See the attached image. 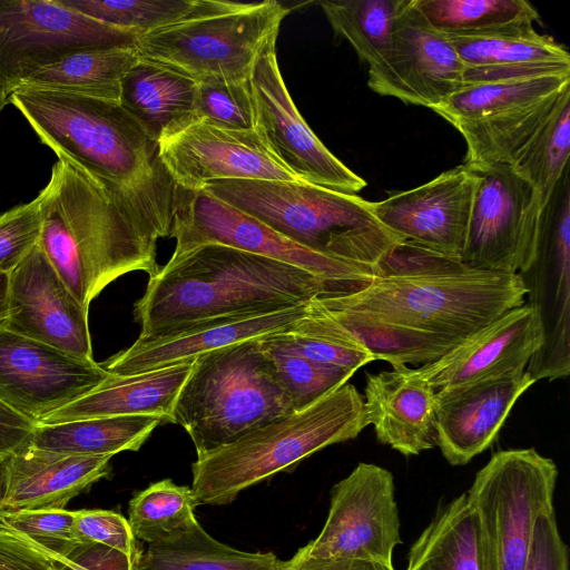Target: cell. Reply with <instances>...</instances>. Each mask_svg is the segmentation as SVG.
I'll use <instances>...</instances> for the list:
<instances>
[{
    "label": "cell",
    "instance_id": "obj_53",
    "mask_svg": "<svg viewBox=\"0 0 570 570\" xmlns=\"http://www.w3.org/2000/svg\"><path fill=\"white\" fill-rule=\"evenodd\" d=\"M2 460L3 458H0V513H1V463H2Z\"/></svg>",
    "mask_w": 570,
    "mask_h": 570
},
{
    "label": "cell",
    "instance_id": "obj_45",
    "mask_svg": "<svg viewBox=\"0 0 570 570\" xmlns=\"http://www.w3.org/2000/svg\"><path fill=\"white\" fill-rule=\"evenodd\" d=\"M75 528L81 543L102 544L131 558L142 556L128 520L118 512L100 509L75 511Z\"/></svg>",
    "mask_w": 570,
    "mask_h": 570
},
{
    "label": "cell",
    "instance_id": "obj_49",
    "mask_svg": "<svg viewBox=\"0 0 570 570\" xmlns=\"http://www.w3.org/2000/svg\"><path fill=\"white\" fill-rule=\"evenodd\" d=\"M281 570H394L393 564L357 559H318L299 548L295 554L281 562Z\"/></svg>",
    "mask_w": 570,
    "mask_h": 570
},
{
    "label": "cell",
    "instance_id": "obj_39",
    "mask_svg": "<svg viewBox=\"0 0 570 570\" xmlns=\"http://www.w3.org/2000/svg\"><path fill=\"white\" fill-rule=\"evenodd\" d=\"M196 507L189 487L164 479L134 494L127 520L134 537L150 544L186 528Z\"/></svg>",
    "mask_w": 570,
    "mask_h": 570
},
{
    "label": "cell",
    "instance_id": "obj_14",
    "mask_svg": "<svg viewBox=\"0 0 570 570\" xmlns=\"http://www.w3.org/2000/svg\"><path fill=\"white\" fill-rule=\"evenodd\" d=\"M392 472L360 462L331 490L330 509L318 535L304 546L318 559H357L393 564L402 543Z\"/></svg>",
    "mask_w": 570,
    "mask_h": 570
},
{
    "label": "cell",
    "instance_id": "obj_40",
    "mask_svg": "<svg viewBox=\"0 0 570 570\" xmlns=\"http://www.w3.org/2000/svg\"><path fill=\"white\" fill-rule=\"evenodd\" d=\"M95 20L145 35L206 11L213 0H59Z\"/></svg>",
    "mask_w": 570,
    "mask_h": 570
},
{
    "label": "cell",
    "instance_id": "obj_4",
    "mask_svg": "<svg viewBox=\"0 0 570 570\" xmlns=\"http://www.w3.org/2000/svg\"><path fill=\"white\" fill-rule=\"evenodd\" d=\"M38 198V244L86 309L119 276L159 271L156 229L81 170L58 160Z\"/></svg>",
    "mask_w": 570,
    "mask_h": 570
},
{
    "label": "cell",
    "instance_id": "obj_52",
    "mask_svg": "<svg viewBox=\"0 0 570 570\" xmlns=\"http://www.w3.org/2000/svg\"><path fill=\"white\" fill-rule=\"evenodd\" d=\"M9 104V98L3 94V91L0 89V111L3 109L6 105Z\"/></svg>",
    "mask_w": 570,
    "mask_h": 570
},
{
    "label": "cell",
    "instance_id": "obj_33",
    "mask_svg": "<svg viewBox=\"0 0 570 570\" xmlns=\"http://www.w3.org/2000/svg\"><path fill=\"white\" fill-rule=\"evenodd\" d=\"M281 562L273 552H247L217 541L194 519L148 544L139 570H281Z\"/></svg>",
    "mask_w": 570,
    "mask_h": 570
},
{
    "label": "cell",
    "instance_id": "obj_17",
    "mask_svg": "<svg viewBox=\"0 0 570 570\" xmlns=\"http://www.w3.org/2000/svg\"><path fill=\"white\" fill-rule=\"evenodd\" d=\"M109 375L95 361L22 336L0 323V400L36 423L85 396Z\"/></svg>",
    "mask_w": 570,
    "mask_h": 570
},
{
    "label": "cell",
    "instance_id": "obj_10",
    "mask_svg": "<svg viewBox=\"0 0 570 570\" xmlns=\"http://www.w3.org/2000/svg\"><path fill=\"white\" fill-rule=\"evenodd\" d=\"M169 236L176 239L171 256L206 244L225 245L299 267L330 283L340 295L380 275L374 268L312 252L203 188H179Z\"/></svg>",
    "mask_w": 570,
    "mask_h": 570
},
{
    "label": "cell",
    "instance_id": "obj_18",
    "mask_svg": "<svg viewBox=\"0 0 570 570\" xmlns=\"http://www.w3.org/2000/svg\"><path fill=\"white\" fill-rule=\"evenodd\" d=\"M463 71L449 39L430 26L414 0H406L385 57L368 69L367 85L382 96L433 109L463 85Z\"/></svg>",
    "mask_w": 570,
    "mask_h": 570
},
{
    "label": "cell",
    "instance_id": "obj_15",
    "mask_svg": "<svg viewBox=\"0 0 570 570\" xmlns=\"http://www.w3.org/2000/svg\"><path fill=\"white\" fill-rule=\"evenodd\" d=\"M250 87L257 129L275 158L298 180L352 195L367 185L325 147L301 116L283 80L276 43L258 59Z\"/></svg>",
    "mask_w": 570,
    "mask_h": 570
},
{
    "label": "cell",
    "instance_id": "obj_1",
    "mask_svg": "<svg viewBox=\"0 0 570 570\" xmlns=\"http://www.w3.org/2000/svg\"><path fill=\"white\" fill-rule=\"evenodd\" d=\"M314 301L393 367L434 362L523 305L525 289L517 274L470 268L442 255L425 268L382 274L357 291Z\"/></svg>",
    "mask_w": 570,
    "mask_h": 570
},
{
    "label": "cell",
    "instance_id": "obj_12",
    "mask_svg": "<svg viewBox=\"0 0 570 570\" xmlns=\"http://www.w3.org/2000/svg\"><path fill=\"white\" fill-rule=\"evenodd\" d=\"M517 275L540 336L525 371L535 382L566 379L570 373L569 169L543 209L534 257Z\"/></svg>",
    "mask_w": 570,
    "mask_h": 570
},
{
    "label": "cell",
    "instance_id": "obj_27",
    "mask_svg": "<svg viewBox=\"0 0 570 570\" xmlns=\"http://www.w3.org/2000/svg\"><path fill=\"white\" fill-rule=\"evenodd\" d=\"M193 363H179L134 375L110 374L91 392L38 423L119 415H154L173 423L175 403Z\"/></svg>",
    "mask_w": 570,
    "mask_h": 570
},
{
    "label": "cell",
    "instance_id": "obj_36",
    "mask_svg": "<svg viewBox=\"0 0 570 570\" xmlns=\"http://www.w3.org/2000/svg\"><path fill=\"white\" fill-rule=\"evenodd\" d=\"M406 0H325L320 6L340 40H347L368 69L385 57L394 21Z\"/></svg>",
    "mask_w": 570,
    "mask_h": 570
},
{
    "label": "cell",
    "instance_id": "obj_26",
    "mask_svg": "<svg viewBox=\"0 0 570 570\" xmlns=\"http://www.w3.org/2000/svg\"><path fill=\"white\" fill-rule=\"evenodd\" d=\"M446 38L464 65L462 86L570 73L568 49L535 28Z\"/></svg>",
    "mask_w": 570,
    "mask_h": 570
},
{
    "label": "cell",
    "instance_id": "obj_5",
    "mask_svg": "<svg viewBox=\"0 0 570 570\" xmlns=\"http://www.w3.org/2000/svg\"><path fill=\"white\" fill-rule=\"evenodd\" d=\"M317 254L376 269L403 240L375 216L373 203L301 180L227 179L202 187Z\"/></svg>",
    "mask_w": 570,
    "mask_h": 570
},
{
    "label": "cell",
    "instance_id": "obj_28",
    "mask_svg": "<svg viewBox=\"0 0 570 570\" xmlns=\"http://www.w3.org/2000/svg\"><path fill=\"white\" fill-rule=\"evenodd\" d=\"M197 82L139 58L120 86V105L158 141L196 116Z\"/></svg>",
    "mask_w": 570,
    "mask_h": 570
},
{
    "label": "cell",
    "instance_id": "obj_7",
    "mask_svg": "<svg viewBox=\"0 0 570 570\" xmlns=\"http://www.w3.org/2000/svg\"><path fill=\"white\" fill-rule=\"evenodd\" d=\"M292 400L259 338L195 358L173 413L197 458L294 412Z\"/></svg>",
    "mask_w": 570,
    "mask_h": 570
},
{
    "label": "cell",
    "instance_id": "obj_29",
    "mask_svg": "<svg viewBox=\"0 0 570 570\" xmlns=\"http://www.w3.org/2000/svg\"><path fill=\"white\" fill-rule=\"evenodd\" d=\"M405 570H487L480 520L466 492L438 510L412 543Z\"/></svg>",
    "mask_w": 570,
    "mask_h": 570
},
{
    "label": "cell",
    "instance_id": "obj_19",
    "mask_svg": "<svg viewBox=\"0 0 570 570\" xmlns=\"http://www.w3.org/2000/svg\"><path fill=\"white\" fill-rule=\"evenodd\" d=\"M479 177L465 164L373 203L376 218L403 240L461 258Z\"/></svg>",
    "mask_w": 570,
    "mask_h": 570
},
{
    "label": "cell",
    "instance_id": "obj_38",
    "mask_svg": "<svg viewBox=\"0 0 570 570\" xmlns=\"http://www.w3.org/2000/svg\"><path fill=\"white\" fill-rule=\"evenodd\" d=\"M570 153V89L554 112L520 153L511 167L539 193L543 207L552 198L564 173Z\"/></svg>",
    "mask_w": 570,
    "mask_h": 570
},
{
    "label": "cell",
    "instance_id": "obj_21",
    "mask_svg": "<svg viewBox=\"0 0 570 570\" xmlns=\"http://www.w3.org/2000/svg\"><path fill=\"white\" fill-rule=\"evenodd\" d=\"M306 304L269 313L207 318L155 336H138L131 346L101 366L111 375L125 376L193 362L215 350L285 331L306 314Z\"/></svg>",
    "mask_w": 570,
    "mask_h": 570
},
{
    "label": "cell",
    "instance_id": "obj_47",
    "mask_svg": "<svg viewBox=\"0 0 570 570\" xmlns=\"http://www.w3.org/2000/svg\"><path fill=\"white\" fill-rule=\"evenodd\" d=\"M140 559L102 544L83 543L58 564L59 570H139Z\"/></svg>",
    "mask_w": 570,
    "mask_h": 570
},
{
    "label": "cell",
    "instance_id": "obj_16",
    "mask_svg": "<svg viewBox=\"0 0 570 570\" xmlns=\"http://www.w3.org/2000/svg\"><path fill=\"white\" fill-rule=\"evenodd\" d=\"M160 159L181 189L227 179L298 180L271 153L258 129L230 130L194 116L158 140Z\"/></svg>",
    "mask_w": 570,
    "mask_h": 570
},
{
    "label": "cell",
    "instance_id": "obj_25",
    "mask_svg": "<svg viewBox=\"0 0 570 570\" xmlns=\"http://www.w3.org/2000/svg\"><path fill=\"white\" fill-rule=\"evenodd\" d=\"M436 390L414 368L366 373L364 409L380 443L405 456L436 445Z\"/></svg>",
    "mask_w": 570,
    "mask_h": 570
},
{
    "label": "cell",
    "instance_id": "obj_24",
    "mask_svg": "<svg viewBox=\"0 0 570 570\" xmlns=\"http://www.w3.org/2000/svg\"><path fill=\"white\" fill-rule=\"evenodd\" d=\"M539 346L537 322L524 303L507 311L440 358L414 370L439 390L525 370Z\"/></svg>",
    "mask_w": 570,
    "mask_h": 570
},
{
    "label": "cell",
    "instance_id": "obj_9",
    "mask_svg": "<svg viewBox=\"0 0 570 570\" xmlns=\"http://www.w3.org/2000/svg\"><path fill=\"white\" fill-rule=\"evenodd\" d=\"M558 469L535 449L495 452L466 495L481 527L487 570H525L537 518L553 510Z\"/></svg>",
    "mask_w": 570,
    "mask_h": 570
},
{
    "label": "cell",
    "instance_id": "obj_13",
    "mask_svg": "<svg viewBox=\"0 0 570 570\" xmlns=\"http://www.w3.org/2000/svg\"><path fill=\"white\" fill-rule=\"evenodd\" d=\"M473 168L479 184L460 261L470 268L518 274L537 250L544 209L540 195L509 165Z\"/></svg>",
    "mask_w": 570,
    "mask_h": 570
},
{
    "label": "cell",
    "instance_id": "obj_51",
    "mask_svg": "<svg viewBox=\"0 0 570 570\" xmlns=\"http://www.w3.org/2000/svg\"><path fill=\"white\" fill-rule=\"evenodd\" d=\"M8 286L9 275L0 273V323L6 320L8 314Z\"/></svg>",
    "mask_w": 570,
    "mask_h": 570
},
{
    "label": "cell",
    "instance_id": "obj_48",
    "mask_svg": "<svg viewBox=\"0 0 570 570\" xmlns=\"http://www.w3.org/2000/svg\"><path fill=\"white\" fill-rule=\"evenodd\" d=\"M0 570H59V564L29 541L0 528Z\"/></svg>",
    "mask_w": 570,
    "mask_h": 570
},
{
    "label": "cell",
    "instance_id": "obj_2",
    "mask_svg": "<svg viewBox=\"0 0 570 570\" xmlns=\"http://www.w3.org/2000/svg\"><path fill=\"white\" fill-rule=\"evenodd\" d=\"M42 144L169 236L179 187L158 141L120 105L76 94L17 89L9 96Z\"/></svg>",
    "mask_w": 570,
    "mask_h": 570
},
{
    "label": "cell",
    "instance_id": "obj_50",
    "mask_svg": "<svg viewBox=\"0 0 570 570\" xmlns=\"http://www.w3.org/2000/svg\"><path fill=\"white\" fill-rule=\"evenodd\" d=\"M36 422L24 417L0 400V458L30 442Z\"/></svg>",
    "mask_w": 570,
    "mask_h": 570
},
{
    "label": "cell",
    "instance_id": "obj_35",
    "mask_svg": "<svg viewBox=\"0 0 570 570\" xmlns=\"http://www.w3.org/2000/svg\"><path fill=\"white\" fill-rule=\"evenodd\" d=\"M568 87L570 73L465 85L432 110L450 124L475 120L538 102Z\"/></svg>",
    "mask_w": 570,
    "mask_h": 570
},
{
    "label": "cell",
    "instance_id": "obj_11",
    "mask_svg": "<svg viewBox=\"0 0 570 570\" xmlns=\"http://www.w3.org/2000/svg\"><path fill=\"white\" fill-rule=\"evenodd\" d=\"M139 37L59 0H0V89L9 98L43 66L83 49L136 47Z\"/></svg>",
    "mask_w": 570,
    "mask_h": 570
},
{
    "label": "cell",
    "instance_id": "obj_37",
    "mask_svg": "<svg viewBox=\"0 0 570 570\" xmlns=\"http://www.w3.org/2000/svg\"><path fill=\"white\" fill-rule=\"evenodd\" d=\"M278 336L305 358L354 373L376 361L373 353L332 320L314 298L306 304V314Z\"/></svg>",
    "mask_w": 570,
    "mask_h": 570
},
{
    "label": "cell",
    "instance_id": "obj_20",
    "mask_svg": "<svg viewBox=\"0 0 570 570\" xmlns=\"http://www.w3.org/2000/svg\"><path fill=\"white\" fill-rule=\"evenodd\" d=\"M2 325L86 361H94L86 309L37 244L9 274L8 314Z\"/></svg>",
    "mask_w": 570,
    "mask_h": 570
},
{
    "label": "cell",
    "instance_id": "obj_46",
    "mask_svg": "<svg viewBox=\"0 0 570 570\" xmlns=\"http://www.w3.org/2000/svg\"><path fill=\"white\" fill-rule=\"evenodd\" d=\"M525 570H569V550L559 532L554 509L535 520Z\"/></svg>",
    "mask_w": 570,
    "mask_h": 570
},
{
    "label": "cell",
    "instance_id": "obj_31",
    "mask_svg": "<svg viewBox=\"0 0 570 570\" xmlns=\"http://www.w3.org/2000/svg\"><path fill=\"white\" fill-rule=\"evenodd\" d=\"M570 87L538 102L494 116L453 122L466 142L464 164L511 166L557 109Z\"/></svg>",
    "mask_w": 570,
    "mask_h": 570
},
{
    "label": "cell",
    "instance_id": "obj_32",
    "mask_svg": "<svg viewBox=\"0 0 570 570\" xmlns=\"http://www.w3.org/2000/svg\"><path fill=\"white\" fill-rule=\"evenodd\" d=\"M161 422L154 415H119L36 423L30 444L59 453L112 456L138 451Z\"/></svg>",
    "mask_w": 570,
    "mask_h": 570
},
{
    "label": "cell",
    "instance_id": "obj_22",
    "mask_svg": "<svg viewBox=\"0 0 570 570\" xmlns=\"http://www.w3.org/2000/svg\"><path fill=\"white\" fill-rule=\"evenodd\" d=\"M534 383L520 370L436 390V445L445 460L464 465L485 451L515 402Z\"/></svg>",
    "mask_w": 570,
    "mask_h": 570
},
{
    "label": "cell",
    "instance_id": "obj_23",
    "mask_svg": "<svg viewBox=\"0 0 570 570\" xmlns=\"http://www.w3.org/2000/svg\"><path fill=\"white\" fill-rule=\"evenodd\" d=\"M111 455H77L26 444L1 463V510L65 509L111 473Z\"/></svg>",
    "mask_w": 570,
    "mask_h": 570
},
{
    "label": "cell",
    "instance_id": "obj_34",
    "mask_svg": "<svg viewBox=\"0 0 570 570\" xmlns=\"http://www.w3.org/2000/svg\"><path fill=\"white\" fill-rule=\"evenodd\" d=\"M430 26L445 37H484L534 28L537 9L525 0H414Z\"/></svg>",
    "mask_w": 570,
    "mask_h": 570
},
{
    "label": "cell",
    "instance_id": "obj_6",
    "mask_svg": "<svg viewBox=\"0 0 570 570\" xmlns=\"http://www.w3.org/2000/svg\"><path fill=\"white\" fill-rule=\"evenodd\" d=\"M363 396L345 383L314 404L273 420L191 464L196 505H226L317 451L355 439L367 426Z\"/></svg>",
    "mask_w": 570,
    "mask_h": 570
},
{
    "label": "cell",
    "instance_id": "obj_43",
    "mask_svg": "<svg viewBox=\"0 0 570 570\" xmlns=\"http://www.w3.org/2000/svg\"><path fill=\"white\" fill-rule=\"evenodd\" d=\"M195 115L224 129H257L250 80L197 83Z\"/></svg>",
    "mask_w": 570,
    "mask_h": 570
},
{
    "label": "cell",
    "instance_id": "obj_3",
    "mask_svg": "<svg viewBox=\"0 0 570 570\" xmlns=\"http://www.w3.org/2000/svg\"><path fill=\"white\" fill-rule=\"evenodd\" d=\"M322 295L340 294L299 267L206 244L171 256L150 276L134 313L139 336L148 337L202 320L292 308Z\"/></svg>",
    "mask_w": 570,
    "mask_h": 570
},
{
    "label": "cell",
    "instance_id": "obj_44",
    "mask_svg": "<svg viewBox=\"0 0 570 570\" xmlns=\"http://www.w3.org/2000/svg\"><path fill=\"white\" fill-rule=\"evenodd\" d=\"M42 216L38 196L0 215V273L10 274L38 244Z\"/></svg>",
    "mask_w": 570,
    "mask_h": 570
},
{
    "label": "cell",
    "instance_id": "obj_42",
    "mask_svg": "<svg viewBox=\"0 0 570 570\" xmlns=\"http://www.w3.org/2000/svg\"><path fill=\"white\" fill-rule=\"evenodd\" d=\"M0 528L29 541L57 563L83 544L76 533L75 511L66 509L1 511Z\"/></svg>",
    "mask_w": 570,
    "mask_h": 570
},
{
    "label": "cell",
    "instance_id": "obj_8",
    "mask_svg": "<svg viewBox=\"0 0 570 570\" xmlns=\"http://www.w3.org/2000/svg\"><path fill=\"white\" fill-rule=\"evenodd\" d=\"M289 11L275 0H213L199 14L141 35L136 49L140 58L197 83L249 81Z\"/></svg>",
    "mask_w": 570,
    "mask_h": 570
},
{
    "label": "cell",
    "instance_id": "obj_30",
    "mask_svg": "<svg viewBox=\"0 0 570 570\" xmlns=\"http://www.w3.org/2000/svg\"><path fill=\"white\" fill-rule=\"evenodd\" d=\"M139 58L136 47L79 50L37 69L17 89L60 91L119 101L121 81Z\"/></svg>",
    "mask_w": 570,
    "mask_h": 570
},
{
    "label": "cell",
    "instance_id": "obj_41",
    "mask_svg": "<svg viewBox=\"0 0 570 570\" xmlns=\"http://www.w3.org/2000/svg\"><path fill=\"white\" fill-rule=\"evenodd\" d=\"M259 343L288 393L295 411L305 409L343 384L354 372L321 364L294 352L278 333L259 337Z\"/></svg>",
    "mask_w": 570,
    "mask_h": 570
}]
</instances>
